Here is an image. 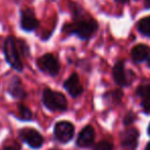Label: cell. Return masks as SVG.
I'll return each mask as SVG.
<instances>
[{"mask_svg": "<svg viewBox=\"0 0 150 150\" xmlns=\"http://www.w3.org/2000/svg\"><path fill=\"white\" fill-rule=\"evenodd\" d=\"M98 30V23L94 19L77 20L73 24H69L64 27V31L68 34H75L80 39L88 40Z\"/></svg>", "mask_w": 150, "mask_h": 150, "instance_id": "1", "label": "cell"}, {"mask_svg": "<svg viewBox=\"0 0 150 150\" xmlns=\"http://www.w3.org/2000/svg\"><path fill=\"white\" fill-rule=\"evenodd\" d=\"M4 57L6 62L13 69L21 72L23 70V63L21 60V54L17 45V39L13 36H9L5 39L4 46Z\"/></svg>", "mask_w": 150, "mask_h": 150, "instance_id": "2", "label": "cell"}, {"mask_svg": "<svg viewBox=\"0 0 150 150\" xmlns=\"http://www.w3.org/2000/svg\"><path fill=\"white\" fill-rule=\"evenodd\" d=\"M42 103L50 111H64L68 107L66 97L62 93L50 88H45L42 93Z\"/></svg>", "mask_w": 150, "mask_h": 150, "instance_id": "3", "label": "cell"}, {"mask_svg": "<svg viewBox=\"0 0 150 150\" xmlns=\"http://www.w3.org/2000/svg\"><path fill=\"white\" fill-rule=\"evenodd\" d=\"M37 66L40 70L50 76H56L60 71V64L52 54H46L40 57L37 61Z\"/></svg>", "mask_w": 150, "mask_h": 150, "instance_id": "4", "label": "cell"}, {"mask_svg": "<svg viewBox=\"0 0 150 150\" xmlns=\"http://www.w3.org/2000/svg\"><path fill=\"white\" fill-rule=\"evenodd\" d=\"M19 135L20 138L33 149H38L43 145V137L34 129H22Z\"/></svg>", "mask_w": 150, "mask_h": 150, "instance_id": "5", "label": "cell"}, {"mask_svg": "<svg viewBox=\"0 0 150 150\" xmlns=\"http://www.w3.org/2000/svg\"><path fill=\"white\" fill-rule=\"evenodd\" d=\"M54 137L59 142L65 144L72 140L74 136V127L68 121H60L54 125Z\"/></svg>", "mask_w": 150, "mask_h": 150, "instance_id": "6", "label": "cell"}, {"mask_svg": "<svg viewBox=\"0 0 150 150\" xmlns=\"http://www.w3.org/2000/svg\"><path fill=\"white\" fill-rule=\"evenodd\" d=\"M139 132L134 127L127 129L121 134V148L122 150H136L138 147Z\"/></svg>", "mask_w": 150, "mask_h": 150, "instance_id": "7", "label": "cell"}, {"mask_svg": "<svg viewBox=\"0 0 150 150\" xmlns=\"http://www.w3.org/2000/svg\"><path fill=\"white\" fill-rule=\"evenodd\" d=\"M39 22L36 19L34 11L31 8H25L21 11V28L24 31L31 32L37 29Z\"/></svg>", "mask_w": 150, "mask_h": 150, "instance_id": "8", "label": "cell"}, {"mask_svg": "<svg viewBox=\"0 0 150 150\" xmlns=\"http://www.w3.org/2000/svg\"><path fill=\"white\" fill-rule=\"evenodd\" d=\"M113 78H114V81L116 82L117 86H127L131 83L132 77H129L127 73L125 72V65L123 62L118 61L116 64L113 67Z\"/></svg>", "mask_w": 150, "mask_h": 150, "instance_id": "9", "label": "cell"}, {"mask_svg": "<svg viewBox=\"0 0 150 150\" xmlns=\"http://www.w3.org/2000/svg\"><path fill=\"white\" fill-rule=\"evenodd\" d=\"M64 88L73 98L80 96L82 94V92H83V88H82L81 83H80L79 76L76 73L71 74L70 77L64 82Z\"/></svg>", "mask_w": 150, "mask_h": 150, "instance_id": "10", "label": "cell"}, {"mask_svg": "<svg viewBox=\"0 0 150 150\" xmlns=\"http://www.w3.org/2000/svg\"><path fill=\"white\" fill-rule=\"evenodd\" d=\"M95 141V131L93 129V127L91 125H86V127L82 129V131L79 133L77 138L76 144L77 146L82 148L90 147L94 144Z\"/></svg>", "mask_w": 150, "mask_h": 150, "instance_id": "11", "label": "cell"}, {"mask_svg": "<svg viewBox=\"0 0 150 150\" xmlns=\"http://www.w3.org/2000/svg\"><path fill=\"white\" fill-rule=\"evenodd\" d=\"M7 92L13 98L18 99V100H22L26 97V92L24 90L23 86H22L21 79L18 76H15L11 79L8 88H7Z\"/></svg>", "mask_w": 150, "mask_h": 150, "instance_id": "12", "label": "cell"}, {"mask_svg": "<svg viewBox=\"0 0 150 150\" xmlns=\"http://www.w3.org/2000/svg\"><path fill=\"white\" fill-rule=\"evenodd\" d=\"M138 97L141 98V105L146 114H150V86H140L136 91Z\"/></svg>", "mask_w": 150, "mask_h": 150, "instance_id": "13", "label": "cell"}, {"mask_svg": "<svg viewBox=\"0 0 150 150\" xmlns=\"http://www.w3.org/2000/svg\"><path fill=\"white\" fill-rule=\"evenodd\" d=\"M132 59L136 63H142L146 61L150 56V47L145 44H138L132 50Z\"/></svg>", "mask_w": 150, "mask_h": 150, "instance_id": "14", "label": "cell"}, {"mask_svg": "<svg viewBox=\"0 0 150 150\" xmlns=\"http://www.w3.org/2000/svg\"><path fill=\"white\" fill-rule=\"evenodd\" d=\"M138 30L141 34H143L144 36L150 37V16L141 19L138 22Z\"/></svg>", "mask_w": 150, "mask_h": 150, "instance_id": "15", "label": "cell"}, {"mask_svg": "<svg viewBox=\"0 0 150 150\" xmlns=\"http://www.w3.org/2000/svg\"><path fill=\"white\" fill-rule=\"evenodd\" d=\"M18 111H19L20 119H22V120H31L32 119V112L27 106L20 104L18 107Z\"/></svg>", "mask_w": 150, "mask_h": 150, "instance_id": "16", "label": "cell"}, {"mask_svg": "<svg viewBox=\"0 0 150 150\" xmlns=\"http://www.w3.org/2000/svg\"><path fill=\"white\" fill-rule=\"evenodd\" d=\"M94 150H113V144L108 141H101L95 145Z\"/></svg>", "mask_w": 150, "mask_h": 150, "instance_id": "17", "label": "cell"}, {"mask_svg": "<svg viewBox=\"0 0 150 150\" xmlns=\"http://www.w3.org/2000/svg\"><path fill=\"white\" fill-rule=\"evenodd\" d=\"M17 45L18 48H19L20 54H24V56L29 54V47H28L27 43L24 40H17Z\"/></svg>", "mask_w": 150, "mask_h": 150, "instance_id": "18", "label": "cell"}, {"mask_svg": "<svg viewBox=\"0 0 150 150\" xmlns=\"http://www.w3.org/2000/svg\"><path fill=\"white\" fill-rule=\"evenodd\" d=\"M106 96L109 97L111 102H114V103H119L120 102V99L122 97V93L120 91H114V92H111L108 93Z\"/></svg>", "mask_w": 150, "mask_h": 150, "instance_id": "19", "label": "cell"}, {"mask_svg": "<svg viewBox=\"0 0 150 150\" xmlns=\"http://www.w3.org/2000/svg\"><path fill=\"white\" fill-rule=\"evenodd\" d=\"M3 150H21V146L17 142H11V143L5 144Z\"/></svg>", "mask_w": 150, "mask_h": 150, "instance_id": "20", "label": "cell"}, {"mask_svg": "<svg viewBox=\"0 0 150 150\" xmlns=\"http://www.w3.org/2000/svg\"><path fill=\"white\" fill-rule=\"evenodd\" d=\"M134 119H135V115H134L132 112H129V114H127V116L125 117V120H123V123H125V125H131V123L133 122Z\"/></svg>", "mask_w": 150, "mask_h": 150, "instance_id": "21", "label": "cell"}, {"mask_svg": "<svg viewBox=\"0 0 150 150\" xmlns=\"http://www.w3.org/2000/svg\"><path fill=\"white\" fill-rule=\"evenodd\" d=\"M145 7L147 9L150 8V0H145Z\"/></svg>", "mask_w": 150, "mask_h": 150, "instance_id": "22", "label": "cell"}, {"mask_svg": "<svg viewBox=\"0 0 150 150\" xmlns=\"http://www.w3.org/2000/svg\"><path fill=\"white\" fill-rule=\"evenodd\" d=\"M117 3H125V2H127V0H115Z\"/></svg>", "mask_w": 150, "mask_h": 150, "instance_id": "23", "label": "cell"}, {"mask_svg": "<svg viewBox=\"0 0 150 150\" xmlns=\"http://www.w3.org/2000/svg\"><path fill=\"white\" fill-rule=\"evenodd\" d=\"M145 150H150V142L149 143L146 145V147H145Z\"/></svg>", "mask_w": 150, "mask_h": 150, "instance_id": "24", "label": "cell"}, {"mask_svg": "<svg viewBox=\"0 0 150 150\" xmlns=\"http://www.w3.org/2000/svg\"><path fill=\"white\" fill-rule=\"evenodd\" d=\"M147 132H148V135L150 136V125H149V127H148V129H147Z\"/></svg>", "mask_w": 150, "mask_h": 150, "instance_id": "25", "label": "cell"}, {"mask_svg": "<svg viewBox=\"0 0 150 150\" xmlns=\"http://www.w3.org/2000/svg\"><path fill=\"white\" fill-rule=\"evenodd\" d=\"M147 65H148V67H149V68H150V59H149V60H148V63H147Z\"/></svg>", "mask_w": 150, "mask_h": 150, "instance_id": "26", "label": "cell"}, {"mask_svg": "<svg viewBox=\"0 0 150 150\" xmlns=\"http://www.w3.org/2000/svg\"><path fill=\"white\" fill-rule=\"evenodd\" d=\"M52 150H57V149H52Z\"/></svg>", "mask_w": 150, "mask_h": 150, "instance_id": "27", "label": "cell"}]
</instances>
